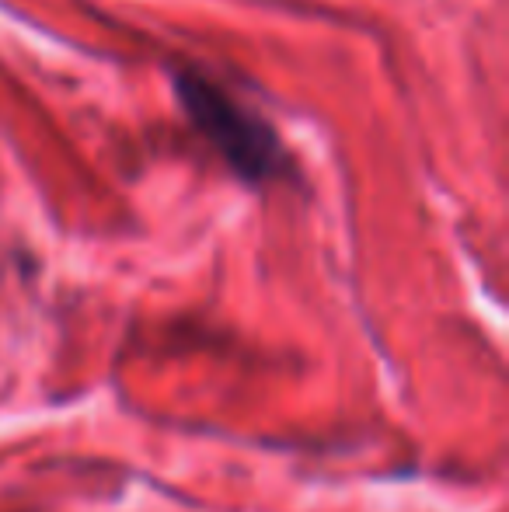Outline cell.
Masks as SVG:
<instances>
[{
  "mask_svg": "<svg viewBox=\"0 0 509 512\" xmlns=\"http://www.w3.org/2000/svg\"><path fill=\"white\" fill-rule=\"evenodd\" d=\"M182 102L189 108L192 122L224 150V157L241 175H276V168L283 164V150L262 119H252V112H245L203 77H182Z\"/></svg>",
  "mask_w": 509,
  "mask_h": 512,
  "instance_id": "obj_1",
  "label": "cell"
}]
</instances>
